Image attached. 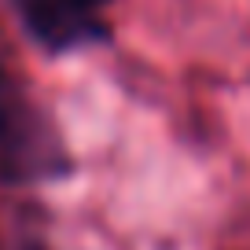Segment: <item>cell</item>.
Masks as SVG:
<instances>
[{
	"label": "cell",
	"instance_id": "1",
	"mask_svg": "<svg viewBox=\"0 0 250 250\" xmlns=\"http://www.w3.org/2000/svg\"><path fill=\"white\" fill-rule=\"evenodd\" d=\"M66 151L52 118L19 78L0 70V180L37 184L66 173Z\"/></svg>",
	"mask_w": 250,
	"mask_h": 250
},
{
	"label": "cell",
	"instance_id": "2",
	"mask_svg": "<svg viewBox=\"0 0 250 250\" xmlns=\"http://www.w3.org/2000/svg\"><path fill=\"white\" fill-rule=\"evenodd\" d=\"M22 26L52 52L88 44L103 37L100 8L92 0H11Z\"/></svg>",
	"mask_w": 250,
	"mask_h": 250
},
{
	"label": "cell",
	"instance_id": "3",
	"mask_svg": "<svg viewBox=\"0 0 250 250\" xmlns=\"http://www.w3.org/2000/svg\"><path fill=\"white\" fill-rule=\"evenodd\" d=\"M92 4H96V8H103V4H107V0H92Z\"/></svg>",
	"mask_w": 250,
	"mask_h": 250
}]
</instances>
